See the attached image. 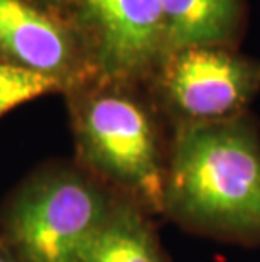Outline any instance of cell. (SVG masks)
Returning a JSON list of instances; mask_svg holds the SVG:
<instances>
[{
    "label": "cell",
    "mask_w": 260,
    "mask_h": 262,
    "mask_svg": "<svg viewBox=\"0 0 260 262\" xmlns=\"http://www.w3.org/2000/svg\"><path fill=\"white\" fill-rule=\"evenodd\" d=\"M171 200L204 227L260 230V147L245 122L235 117L182 130L171 171Z\"/></svg>",
    "instance_id": "obj_1"
},
{
    "label": "cell",
    "mask_w": 260,
    "mask_h": 262,
    "mask_svg": "<svg viewBox=\"0 0 260 262\" xmlns=\"http://www.w3.org/2000/svg\"><path fill=\"white\" fill-rule=\"evenodd\" d=\"M164 58V92L193 124L235 119L260 88V61L225 46H190Z\"/></svg>",
    "instance_id": "obj_2"
},
{
    "label": "cell",
    "mask_w": 260,
    "mask_h": 262,
    "mask_svg": "<svg viewBox=\"0 0 260 262\" xmlns=\"http://www.w3.org/2000/svg\"><path fill=\"white\" fill-rule=\"evenodd\" d=\"M105 219L97 189L78 180H58L19 203L14 237L29 262H76Z\"/></svg>",
    "instance_id": "obj_3"
},
{
    "label": "cell",
    "mask_w": 260,
    "mask_h": 262,
    "mask_svg": "<svg viewBox=\"0 0 260 262\" xmlns=\"http://www.w3.org/2000/svg\"><path fill=\"white\" fill-rule=\"evenodd\" d=\"M81 130L88 150L105 171L157 196L156 139L139 103L113 93L95 97L83 112Z\"/></svg>",
    "instance_id": "obj_4"
},
{
    "label": "cell",
    "mask_w": 260,
    "mask_h": 262,
    "mask_svg": "<svg viewBox=\"0 0 260 262\" xmlns=\"http://www.w3.org/2000/svg\"><path fill=\"white\" fill-rule=\"evenodd\" d=\"M97 61L110 78H127L166 54L162 0H80Z\"/></svg>",
    "instance_id": "obj_5"
},
{
    "label": "cell",
    "mask_w": 260,
    "mask_h": 262,
    "mask_svg": "<svg viewBox=\"0 0 260 262\" xmlns=\"http://www.w3.org/2000/svg\"><path fill=\"white\" fill-rule=\"evenodd\" d=\"M0 53L20 68L59 78L73 59V42L63 26L26 0H0Z\"/></svg>",
    "instance_id": "obj_6"
},
{
    "label": "cell",
    "mask_w": 260,
    "mask_h": 262,
    "mask_svg": "<svg viewBox=\"0 0 260 262\" xmlns=\"http://www.w3.org/2000/svg\"><path fill=\"white\" fill-rule=\"evenodd\" d=\"M166 53L225 46L239 29L242 0H162Z\"/></svg>",
    "instance_id": "obj_7"
},
{
    "label": "cell",
    "mask_w": 260,
    "mask_h": 262,
    "mask_svg": "<svg viewBox=\"0 0 260 262\" xmlns=\"http://www.w3.org/2000/svg\"><path fill=\"white\" fill-rule=\"evenodd\" d=\"M76 262H159L147 230L130 213L105 219Z\"/></svg>",
    "instance_id": "obj_8"
},
{
    "label": "cell",
    "mask_w": 260,
    "mask_h": 262,
    "mask_svg": "<svg viewBox=\"0 0 260 262\" xmlns=\"http://www.w3.org/2000/svg\"><path fill=\"white\" fill-rule=\"evenodd\" d=\"M61 80L0 61V115L54 90Z\"/></svg>",
    "instance_id": "obj_9"
},
{
    "label": "cell",
    "mask_w": 260,
    "mask_h": 262,
    "mask_svg": "<svg viewBox=\"0 0 260 262\" xmlns=\"http://www.w3.org/2000/svg\"><path fill=\"white\" fill-rule=\"evenodd\" d=\"M0 262H10V260H9V259H5L4 255H0Z\"/></svg>",
    "instance_id": "obj_10"
}]
</instances>
